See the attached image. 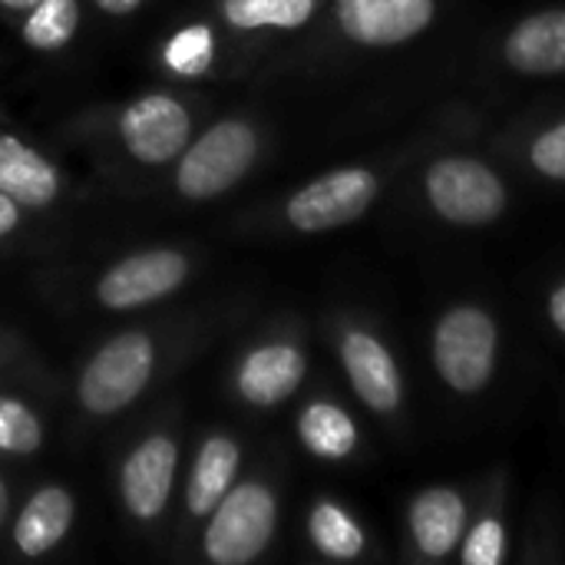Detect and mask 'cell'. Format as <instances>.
<instances>
[{
	"mask_svg": "<svg viewBox=\"0 0 565 565\" xmlns=\"http://www.w3.org/2000/svg\"><path fill=\"white\" fill-rule=\"evenodd\" d=\"M487 116L467 103L440 106L404 139L364 159L334 166L298 189H291L271 212V225L288 235H328L358 225L371 215L411 172L440 146L460 139H483Z\"/></svg>",
	"mask_w": 565,
	"mask_h": 565,
	"instance_id": "1",
	"label": "cell"
},
{
	"mask_svg": "<svg viewBox=\"0 0 565 565\" xmlns=\"http://www.w3.org/2000/svg\"><path fill=\"white\" fill-rule=\"evenodd\" d=\"M414 199L444 228L483 232L500 225L516 202V175L477 139L434 149L414 172Z\"/></svg>",
	"mask_w": 565,
	"mask_h": 565,
	"instance_id": "2",
	"label": "cell"
},
{
	"mask_svg": "<svg viewBox=\"0 0 565 565\" xmlns=\"http://www.w3.org/2000/svg\"><path fill=\"white\" fill-rule=\"evenodd\" d=\"M503 354L507 328L487 298L460 295L434 311L427 324V364L450 401H483L500 381Z\"/></svg>",
	"mask_w": 565,
	"mask_h": 565,
	"instance_id": "3",
	"label": "cell"
},
{
	"mask_svg": "<svg viewBox=\"0 0 565 565\" xmlns=\"http://www.w3.org/2000/svg\"><path fill=\"white\" fill-rule=\"evenodd\" d=\"M447 13V0H328L301 36L298 56L311 63L348 56H387L427 40Z\"/></svg>",
	"mask_w": 565,
	"mask_h": 565,
	"instance_id": "4",
	"label": "cell"
},
{
	"mask_svg": "<svg viewBox=\"0 0 565 565\" xmlns=\"http://www.w3.org/2000/svg\"><path fill=\"white\" fill-rule=\"evenodd\" d=\"M324 334L354 401L377 424L404 430L411 417V381L387 331L364 311L338 308L328 315Z\"/></svg>",
	"mask_w": 565,
	"mask_h": 565,
	"instance_id": "5",
	"label": "cell"
},
{
	"mask_svg": "<svg viewBox=\"0 0 565 565\" xmlns=\"http://www.w3.org/2000/svg\"><path fill=\"white\" fill-rule=\"evenodd\" d=\"M172 341L166 331L126 328L99 341L73 381V404L89 420H113L136 407L142 394L156 384Z\"/></svg>",
	"mask_w": 565,
	"mask_h": 565,
	"instance_id": "6",
	"label": "cell"
},
{
	"mask_svg": "<svg viewBox=\"0 0 565 565\" xmlns=\"http://www.w3.org/2000/svg\"><path fill=\"white\" fill-rule=\"evenodd\" d=\"M278 526L281 480L275 470L258 467L238 477L199 526V553L212 565H252L275 546Z\"/></svg>",
	"mask_w": 565,
	"mask_h": 565,
	"instance_id": "7",
	"label": "cell"
},
{
	"mask_svg": "<svg viewBox=\"0 0 565 565\" xmlns=\"http://www.w3.org/2000/svg\"><path fill=\"white\" fill-rule=\"evenodd\" d=\"M268 132L258 119L232 113L215 119L172 162V189L182 202H212L238 189L265 159Z\"/></svg>",
	"mask_w": 565,
	"mask_h": 565,
	"instance_id": "8",
	"label": "cell"
},
{
	"mask_svg": "<svg viewBox=\"0 0 565 565\" xmlns=\"http://www.w3.org/2000/svg\"><path fill=\"white\" fill-rule=\"evenodd\" d=\"M308 331L298 318H281L242 348L228 371V391L242 407L268 414L298 397L308 384Z\"/></svg>",
	"mask_w": 565,
	"mask_h": 565,
	"instance_id": "9",
	"label": "cell"
},
{
	"mask_svg": "<svg viewBox=\"0 0 565 565\" xmlns=\"http://www.w3.org/2000/svg\"><path fill=\"white\" fill-rule=\"evenodd\" d=\"M480 76L500 83H550L565 76V3H543L507 20L477 63Z\"/></svg>",
	"mask_w": 565,
	"mask_h": 565,
	"instance_id": "10",
	"label": "cell"
},
{
	"mask_svg": "<svg viewBox=\"0 0 565 565\" xmlns=\"http://www.w3.org/2000/svg\"><path fill=\"white\" fill-rule=\"evenodd\" d=\"M182 434L175 420H156L119 457L116 493L129 523L149 530L162 523L169 500L179 487Z\"/></svg>",
	"mask_w": 565,
	"mask_h": 565,
	"instance_id": "11",
	"label": "cell"
},
{
	"mask_svg": "<svg viewBox=\"0 0 565 565\" xmlns=\"http://www.w3.org/2000/svg\"><path fill=\"white\" fill-rule=\"evenodd\" d=\"M477 497L473 480H440L414 490L401 513V563H457Z\"/></svg>",
	"mask_w": 565,
	"mask_h": 565,
	"instance_id": "12",
	"label": "cell"
},
{
	"mask_svg": "<svg viewBox=\"0 0 565 565\" xmlns=\"http://www.w3.org/2000/svg\"><path fill=\"white\" fill-rule=\"evenodd\" d=\"M195 258L179 245H152L129 252L119 262L106 265L93 281V301L103 311H139L159 305L182 291L192 281Z\"/></svg>",
	"mask_w": 565,
	"mask_h": 565,
	"instance_id": "13",
	"label": "cell"
},
{
	"mask_svg": "<svg viewBox=\"0 0 565 565\" xmlns=\"http://www.w3.org/2000/svg\"><path fill=\"white\" fill-rule=\"evenodd\" d=\"M116 139L122 152L146 169L172 166L195 136V109L169 89H152L129 99L116 113Z\"/></svg>",
	"mask_w": 565,
	"mask_h": 565,
	"instance_id": "14",
	"label": "cell"
},
{
	"mask_svg": "<svg viewBox=\"0 0 565 565\" xmlns=\"http://www.w3.org/2000/svg\"><path fill=\"white\" fill-rule=\"evenodd\" d=\"M483 139L516 179L565 189V106L516 116Z\"/></svg>",
	"mask_w": 565,
	"mask_h": 565,
	"instance_id": "15",
	"label": "cell"
},
{
	"mask_svg": "<svg viewBox=\"0 0 565 565\" xmlns=\"http://www.w3.org/2000/svg\"><path fill=\"white\" fill-rule=\"evenodd\" d=\"M324 7L328 0H215V20L228 56H258L278 43L301 40Z\"/></svg>",
	"mask_w": 565,
	"mask_h": 565,
	"instance_id": "16",
	"label": "cell"
},
{
	"mask_svg": "<svg viewBox=\"0 0 565 565\" xmlns=\"http://www.w3.org/2000/svg\"><path fill=\"white\" fill-rule=\"evenodd\" d=\"M513 477L510 467H493L477 477V497L463 546L457 553L460 565H503L513 559Z\"/></svg>",
	"mask_w": 565,
	"mask_h": 565,
	"instance_id": "17",
	"label": "cell"
},
{
	"mask_svg": "<svg viewBox=\"0 0 565 565\" xmlns=\"http://www.w3.org/2000/svg\"><path fill=\"white\" fill-rule=\"evenodd\" d=\"M295 437L311 460L328 467H348L367 447L358 414L328 387L301 401L295 414Z\"/></svg>",
	"mask_w": 565,
	"mask_h": 565,
	"instance_id": "18",
	"label": "cell"
},
{
	"mask_svg": "<svg viewBox=\"0 0 565 565\" xmlns=\"http://www.w3.org/2000/svg\"><path fill=\"white\" fill-rule=\"evenodd\" d=\"M242 467H245V444L225 427L205 430L192 454L182 487V526H202L209 513L218 507V500L235 487Z\"/></svg>",
	"mask_w": 565,
	"mask_h": 565,
	"instance_id": "19",
	"label": "cell"
},
{
	"mask_svg": "<svg viewBox=\"0 0 565 565\" xmlns=\"http://www.w3.org/2000/svg\"><path fill=\"white\" fill-rule=\"evenodd\" d=\"M76 523V497L66 483H40L17 510L10 546L23 559H43L66 543Z\"/></svg>",
	"mask_w": 565,
	"mask_h": 565,
	"instance_id": "20",
	"label": "cell"
},
{
	"mask_svg": "<svg viewBox=\"0 0 565 565\" xmlns=\"http://www.w3.org/2000/svg\"><path fill=\"white\" fill-rule=\"evenodd\" d=\"M305 540L324 563H364L374 556V536L364 520L331 493H321L308 503Z\"/></svg>",
	"mask_w": 565,
	"mask_h": 565,
	"instance_id": "21",
	"label": "cell"
},
{
	"mask_svg": "<svg viewBox=\"0 0 565 565\" xmlns=\"http://www.w3.org/2000/svg\"><path fill=\"white\" fill-rule=\"evenodd\" d=\"M0 192L23 209H50L63 195V175L36 146L0 132Z\"/></svg>",
	"mask_w": 565,
	"mask_h": 565,
	"instance_id": "22",
	"label": "cell"
},
{
	"mask_svg": "<svg viewBox=\"0 0 565 565\" xmlns=\"http://www.w3.org/2000/svg\"><path fill=\"white\" fill-rule=\"evenodd\" d=\"M222 36L209 20H192L179 30H172L159 50V63L166 73L179 79H205L215 73Z\"/></svg>",
	"mask_w": 565,
	"mask_h": 565,
	"instance_id": "23",
	"label": "cell"
},
{
	"mask_svg": "<svg viewBox=\"0 0 565 565\" xmlns=\"http://www.w3.org/2000/svg\"><path fill=\"white\" fill-rule=\"evenodd\" d=\"M83 23V0H36L20 20V40L36 53H60L66 50Z\"/></svg>",
	"mask_w": 565,
	"mask_h": 565,
	"instance_id": "24",
	"label": "cell"
},
{
	"mask_svg": "<svg viewBox=\"0 0 565 565\" xmlns=\"http://www.w3.org/2000/svg\"><path fill=\"white\" fill-rule=\"evenodd\" d=\"M46 444V424L40 411L17 397L0 391V457H36Z\"/></svg>",
	"mask_w": 565,
	"mask_h": 565,
	"instance_id": "25",
	"label": "cell"
},
{
	"mask_svg": "<svg viewBox=\"0 0 565 565\" xmlns=\"http://www.w3.org/2000/svg\"><path fill=\"white\" fill-rule=\"evenodd\" d=\"M516 563H565V523L559 513V503L553 497H540L526 530H523V543L520 550H513Z\"/></svg>",
	"mask_w": 565,
	"mask_h": 565,
	"instance_id": "26",
	"label": "cell"
},
{
	"mask_svg": "<svg viewBox=\"0 0 565 565\" xmlns=\"http://www.w3.org/2000/svg\"><path fill=\"white\" fill-rule=\"evenodd\" d=\"M540 318L553 338L565 341V275L553 278L540 295Z\"/></svg>",
	"mask_w": 565,
	"mask_h": 565,
	"instance_id": "27",
	"label": "cell"
},
{
	"mask_svg": "<svg viewBox=\"0 0 565 565\" xmlns=\"http://www.w3.org/2000/svg\"><path fill=\"white\" fill-rule=\"evenodd\" d=\"M20 225H23V205L0 192V242L20 232Z\"/></svg>",
	"mask_w": 565,
	"mask_h": 565,
	"instance_id": "28",
	"label": "cell"
},
{
	"mask_svg": "<svg viewBox=\"0 0 565 565\" xmlns=\"http://www.w3.org/2000/svg\"><path fill=\"white\" fill-rule=\"evenodd\" d=\"M146 0H93V7L103 13V17H132L142 10Z\"/></svg>",
	"mask_w": 565,
	"mask_h": 565,
	"instance_id": "29",
	"label": "cell"
},
{
	"mask_svg": "<svg viewBox=\"0 0 565 565\" xmlns=\"http://www.w3.org/2000/svg\"><path fill=\"white\" fill-rule=\"evenodd\" d=\"M33 3H36V0H0V13H7V17H23Z\"/></svg>",
	"mask_w": 565,
	"mask_h": 565,
	"instance_id": "30",
	"label": "cell"
},
{
	"mask_svg": "<svg viewBox=\"0 0 565 565\" xmlns=\"http://www.w3.org/2000/svg\"><path fill=\"white\" fill-rule=\"evenodd\" d=\"M10 523V487H7V480H3V473H0V530Z\"/></svg>",
	"mask_w": 565,
	"mask_h": 565,
	"instance_id": "31",
	"label": "cell"
}]
</instances>
